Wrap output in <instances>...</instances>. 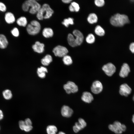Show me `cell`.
Segmentation results:
<instances>
[{
    "label": "cell",
    "mask_w": 134,
    "mask_h": 134,
    "mask_svg": "<svg viewBox=\"0 0 134 134\" xmlns=\"http://www.w3.org/2000/svg\"><path fill=\"white\" fill-rule=\"evenodd\" d=\"M3 96L6 100H10L12 97V94L11 91L8 89L4 91L2 93Z\"/></svg>",
    "instance_id": "f1b7e54d"
},
{
    "label": "cell",
    "mask_w": 134,
    "mask_h": 134,
    "mask_svg": "<svg viewBox=\"0 0 134 134\" xmlns=\"http://www.w3.org/2000/svg\"><path fill=\"white\" fill-rule=\"evenodd\" d=\"M133 100L134 101V95L133 97Z\"/></svg>",
    "instance_id": "ee69618b"
},
{
    "label": "cell",
    "mask_w": 134,
    "mask_h": 134,
    "mask_svg": "<svg viewBox=\"0 0 134 134\" xmlns=\"http://www.w3.org/2000/svg\"><path fill=\"white\" fill-rule=\"evenodd\" d=\"M64 88L68 94L77 92L78 90L77 86L73 82L68 81L64 85Z\"/></svg>",
    "instance_id": "52a82bcc"
},
{
    "label": "cell",
    "mask_w": 134,
    "mask_h": 134,
    "mask_svg": "<svg viewBox=\"0 0 134 134\" xmlns=\"http://www.w3.org/2000/svg\"><path fill=\"white\" fill-rule=\"evenodd\" d=\"M41 28L40 23L36 20H33L27 25L26 30L29 34L34 35L39 33Z\"/></svg>",
    "instance_id": "277c9868"
},
{
    "label": "cell",
    "mask_w": 134,
    "mask_h": 134,
    "mask_svg": "<svg viewBox=\"0 0 134 134\" xmlns=\"http://www.w3.org/2000/svg\"><path fill=\"white\" fill-rule=\"evenodd\" d=\"M129 49L132 53H134V42H132L130 44Z\"/></svg>",
    "instance_id": "74e56055"
},
{
    "label": "cell",
    "mask_w": 134,
    "mask_h": 134,
    "mask_svg": "<svg viewBox=\"0 0 134 134\" xmlns=\"http://www.w3.org/2000/svg\"><path fill=\"white\" fill-rule=\"evenodd\" d=\"M67 40L69 44L72 47L78 46L75 38L71 34H69L67 36Z\"/></svg>",
    "instance_id": "ffe728a7"
},
{
    "label": "cell",
    "mask_w": 134,
    "mask_h": 134,
    "mask_svg": "<svg viewBox=\"0 0 134 134\" xmlns=\"http://www.w3.org/2000/svg\"><path fill=\"white\" fill-rule=\"evenodd\" d=\"M95 38L94 35L92 34H90L86 37V42L89 44H92L95 41Z\"/></svg>",
    "instance_id": "f546056e"
},
{
    "label": "cell",
    "mask_w": 134,
    "mask_h": 134,
    "mask_svg": "<svg viewBox=\"0 0 134 134\" xmlns=\"http://www.w3.org/2000/svg\"><path fill=\"white\" fill-rule=\"evenodd\" d=\"M44 47V45L43 43H41L39 41H37L32 45V48L34 51L40 53L43 52Z\"/></svg>",
    "instance_id": "9a60e30c"
},
{
    "label": "cell",
    "mask_w": 134,
    "mask_h": 134,
    "mask_svg": "<svg viewBox=\"0 0 134 134\" xmlns=\"http://www.w3.org/2000/svg\"><path fill=\"white\" fill-rule=\"evenodd\" d=\"M17 24L20 26L25 27L27 24V21L26 18L24 16H22L17 19L16 21Z\"/></svg>",
    "instance_id": "d4e9b609"
},
{
    "label": "cell",
    "mask_w": 134,
    "mask_h": 134,
    "mask_svg": "<svg viewBox=\"0 0 134 134\" xmlns=\"http://www.w3.org/2000/svg\"><path fill=\"white\" fill-rule=\"evenodd\" d=\"M63 60L64 64L67 65H70L72 63L71 57L70 56L67 55L63 57Z\"/></svg>",
    "instance_id": "83f0119b"
},
{
    "label": "cell",
    "mask_w": 134,
    "mask_h": 134,
    "mask_svg": "<svg viewBox=\"0 0 134 134\" xmlns=\"http://www.w3.org/2000/svg\"><path fill=\"white\" fill-rule=\"evenodd\" d=\"M24 122L26 125L27 126H32V122L30 120L29 118L26 119Z\"/></svg>",
    "instance_id": "8d00e7d4"
},
{
    "label": "cell",
    "mask_w": 134,
    "mask_h": 134,
    "mask_svg": "<svg viewBox=\"0 0 134 134\" xmlns=\"http://www.w3.org/2000/svg\"><path fill=\"white\" fill-rule=\"evenodd\" d=\"M108 128L110 130L117 134H122L127 129L125 125L122 124L118 121H115L112 124L109 125Z\"/></svg>",
    "instance_id": "5b68a950"
},
{
    "label": "cell",
    "mask_w": 134,
    "mask_h": 134,
    "mask_svg": "<svg viewBox=\"0 0 134 134\" xmlns=\"http://www.w3.org/2000/svg\"><path fill=\"white\" fill-rule=\"evenodd\" d=\"M57 134H66L64 132L62 131H60Z\"/></svg>",
    "instance_id": "b9f144b4"
},
{
    "label": "cell",
    "mask_w": 134,
    "mask_h": 134,
    "mask_svg": "<svg viewBox=\"0 0 134 134\" xmlns=\"http://www.w3.org/2000/svg\"><path fill=\"white\" fill-rule=\"evenodd\" d=\"M54 12L53 10L47 4H44L37 13L36 17L40 20L50 18Z\"/></svg>",
    "instance_id": "3957f363"
},
{
    "label": "cell",
    "mask_w": 134,
    "mask_h": 134,
    "mask_svg": "<svg viewBox=\"0 0 134 134\" xmlns=\"http://www.w3.org/2000/svg\"><path fill=\"white\" fill-rule=\"evenodd\" d=\"M81 99L83 101L88 103H91L94 99L92 95L88 92H85L83 93Z\"/></svg>",
    "instance_id": "2e32d148"
},
{
    "label": "cell",
    "mask_w": 134,
    "mask_h": 134,
    "mask_svg": "<svg viewBox=\"0 0 134 134\" xmlns=\"http://www.w3.org/2000/svg\"><path fill=\"white\" fill-rule=\"evenodd\" d=\"M132 89L127 84L124 83L120 87L119 92L122 96L128 97L131 93Z\"/></svg>",
    "instance_id": "30bf717a"
},
{
    "label": "cell",
    "mask_w": 134,
    "mask_h": 134,
    "mask_svg": "<svg viewBox=\"0 0 134 134\" xmlns=\"http://www.w3.org/2000/svg\"><path fill=\"white\" fill-rule=\"evenodd\" d=\"M52 51L55 56L59 57H64L67 55L68 52L66 47L60 45L54 47Z\"/></svg>",
    "instance_id": "8992f818"
},
{
    "label": "cell",
    "mask_w": 134,
    "mask_h": 134,
    "mask_svg": "<svg viewBox=\"0 0 134 134\" xmlns=\"http://www.w3.org/2000/svg\"><path fill=\"white\" fill-rule=\"evenodd\" d=\"M47 69L43 67L38 68L37 69V73L38 76L41 78H45L46 76V73L47 72Z\"/></svg>",
    "instance_id": "44dd1931"
},
{
    "label": "cell",
    "mask_w": 134,
    "mask_h": 134,
    "mask_svg": "<svg viewBox=\"0 0 134 134\" xmlns=\"http://www.w3.org/2000/svg\"><path fill=\"white\" fill-rule=\"evenodd\" d=\"M130 71V69L129 65L127 63H124L122 66L119 75L122 78L127 76Z\"/></svg>",
    "instance_id": "4fadbf2b"
},
{
    "label": "cell",
    "mask_w": 134,
    "mask_h": 134,
    "mask_svg": "<svg viewBox=\"0 0 134 134\" xmlns=\"http://www.w3.org/2000/svg\"><path fill=\"white\" fill-rule=\"evenodd\" d=\"M102 69L106 74L109 76H112L116 70L115 66L111 63H108L103 66Z\"/></svg>",
    "instance_id": "ba28073f"
},
{
    "label": "cell",
    "mask_w": 134,
    "mask_h": 134,
    "mask_svg": "<svg viewBox=\"0 0 134 134\" xmlns=\"http://www.w3.org/2000/svg\"><path fill=\"white\" fill-rule=\"evenodd\" d=\"M52 61V56L50 55L47 54L41 59V62L43 65L47 66L49 65Z\"/></svg>",
    "instance_id": "603a6c76"
},
{
    "label": "cell",
    "mask_w": 134,
    "mask_h": 134,
    "mask_svg": "<svg viewBox=\"0 0 134 134\" xmlns=\"http://www.w3.org/2000/svg\"><path fill=\"white\" fill-rule=\"evenodd\" d=\"M62 24L66 27H68L69 25H72L74 24V19L70 17L65 19L62 22Z\"/></svg>",
    "instance_id": "4316f807"
},
{
    "label": "cell",
    "mask_w": 134,
    "mask_h": 134,
    "mask_svg": "<svg viewBox=\"0 0 134 134\" xmlns=\"http://www.w3.org/2000/svg\"><path fill=\"white\" fill-rule=\"evenodd\" d=\"M62 2L66 3H70L72 1L71 0H62Z\"/></svg>",
    "instance_id": "60d3db41"
},
{
    "label": "cell",
    "mask_w": 134,
    "mask_h": 134,
    "mask_svg": "<svg viewBox=\"0 0 134 134\" xmlns=\"http://www.w3.org/2000/svg\"><path fill=\"white\" fill-rule=\"evenodd\" d=\"M33 128V127L32 126H27L26 125L25 126L23 130L26 132H28L31 131Z\"/></svg>",
    "instance_id": "d590c367"
},
{
    "label": "cell",
    "mask_w": 134,
    "mask_h": 134,
    "mask_svg": "<svg viewBox=\"0 0 134 134\" xmlns=\"http://www.w3.org/2000/svg\"><path fill=\"white\" fill-rule=\"evenodd\" d=\"M19 125L20 129L22 130H23L24 129L26 125L24 121L20 120L19 122Z\"/></svg>",
    "instance_id": "836d02e7"
},
{
    "label": "cell",
    "mask_w": 134,
    "mask_h": 134,
    "mask_svg": "<svg viewBox=\"0 0 134 134\" xmlns=\"http://www.w3.org/2000/svg\"><path fill=\"white\" fill-rule=\"evenodd\" d=\"M95 32L97 35L102 36L104 35L105 32L104 29L100 25H97L95 28Z\"/></svg>",
    "instance_id": "484cf974"
},
{
    "label": "cell",
    "mask_w": 134,
    "mask_h": 134,
    "mask_svg": "<svg viewBox=\"0 0 134 134\" xmlns=\"http://www.w3.org/2000/svg\"><path fill=\"white\" fill-rule=\"evenodd\" d=\"M69 10L72 12L75 11L74 9L73 8V6L70 4L69 6Z\"/></svg>",
    "instance_id": "f35d334b"
},
{
    "label": "cell",
    "mask_w": 134,
    "mask_h": 134,
    "mask_svg": "<svg viewBox=\"0 0 134 134\" xmlns=\"http://www.w3.org/2000/svg\"><path fill=\"white\" fill-rule=\"evenodd\" d=\"M6 9V7L5 4L3 2H0V11L4 12Z\"/></svg>",
    "instance_id": "e575fe53"
},
{
    "label": "cell",
    "mask_w": 134,
    "mask_h": 134,
    "mask_svg": "<svg viewBox=\"0 0 134 134\" xmlns=\"http://www.w3.org/2000/svg\"><path fill=\"white\" fill-rule=\"evenodd\" d=\"M87 20L91 24L96 23L98 21V17L95 13H91L89 15L87 18Z\"/></svg>",
    "instance_id": "7402d4cb"
},
{
    "label": "cell",
    "mask_w": 134,
    "mask_h": 134,
    "mask_svg": "<svg viewBox=\"0 0 134 134\" xmlns=\"http://www.w3.org/2000/svg\"><path fill=\"white\" fill-rule=\"evenodd\" d=\"M86 125V122L83 119L79 118L78 122H76L75 125L73 126V130L75 133H77L85 127Z\"/></svg>",
    "instance_id": "9c48e42d"
},
{
    "label": "cell",
    "mask_w": 134,
    "mask_h": 134,
    "mask_svg": "<svg viewBox=\"0 0 134 134\" xmlns=\"http://www.w3.org/2000/svg\"><path fill=\"white\" fill-rule=\"evenodd\" d=\"M11 33L14 36L17 37L19 35V32L18 29L16 27L14 28L11 31Z\"/></svg>",
    "instance_id": "1f68e13d"
},
{
    "label": "cell",
    "mask_w": 134,
    "mask_h": 134,
    "mask_svg": "<svg viewBox=\"0 0 134 134\" xmlns=\"http://www.w3.org/2000/svg\"><path fill=\"white\" fill-rule=\"evenodd\" d=\"M73 113V110L69 106L64 105L61 109V113L63 116L65 117L69 118L71 117Z\"/></svg>",
    "instance_id": "7c38bea8"
},
{
    "label": "cell",
    "mask_w": 134,
    "mask_h": 134,
    "mask_svg": "<svg viewBox=\"0 0 134 134\" xmlns=\"http://www.w3.org/2000/svg\"><path fill=\"white\" fill-rule=\"evenodd\" d=\"M132 121L133 122L134 124V114L133 115Z\"/></svg>",
    "instance_id": "7bdbcfd3"
},
{
    "label": "cell",
    "mask_w": 134,
    "mask_h": 134,
    "mask_svg": "<svg viewBox=\"0 0 134 134\" xmlns=\"http://www.w3.org/2000/svg\"><path fill=\"white\" fill-rule=\"evenodd\" d=\"M110 22L114 26L121 27L126 24L129 23L130 21L127 15L117 13L111 17Z\"/></svg>",
    "instance_id": "6da1fadb"
},
{
    "label": "cell",
    "mask_w": 134,
    "mask_h": 134,
    "mask_svg": "<svg viewBox=\"0 0 134 134\" xmlns=\"http://www.w3.org/2000/svg\"><path fill=\"white\" fill-rule=\"evenodd\" d=\"M71 4L73 6L75 11L78 12L79 11L80 8L78 3L75 2H72L71 3Z\"/></svg>",
    "instance_id": "d6a6232c"
},
{
    "label": "cell",
    "mask_w": 134,
    "mask_h": 134,
    "mask_svg": "<svg viewBox=\"0 0 134 134\" xmlns=\"http://www.w3.org/2000/svg\"><path fill=\"white\" fill-rule=\"evenodd\" d=\"M57 131V127L54 125H49L46 128V132L47 134H56Z\"/></svg>",
    "instance_id": "cb8c5ba5"
},
{
    "label": "cell",
    "mask_w": 134,
    "mask_h": 134,
    "mask_svg": "<svg viewBox=\"0 0 134 134\" xmlns=\"http://www.w3.org/2000/svg\"><path fill=\"white\" fill-rule=\"evenodd\" d=\"M4 18L6 22L8 24L13 23L15 20L13 14L10 12H8L5 13Z\"/></svg>",
    "instance_id": "e0dca14e"
},
{
    "label": "cell",
    "mask_w": 134,
    "mask_h": 134,
    "mask_svg": "<svg viewBox=\"0 0 134 134\" xmlns=\"http://www.w3.org/2000/svg\"><path fill=\"white\" fill-rule=\"evenodd\" d=\"M103 89V86L101 83L96 80L93 83L91 88L92 92L94 93L97 94L100 93Z\"/></svg>",
    "instance_id": "8fae6325"
},
{
    "label": "cell",
    "mask_w": 134,
    "mask_h": 134,
    "mask_svg": "<svg viewBox=\"0 0 134 134\" xmlns=\"http://www.w3.org/2000/svg\"></svg>",
    "instance_id": "f6af8a7d"
},
{
    "label": "cell",
    "mask_w": 134,
    "mask_h": 134,
    "mask_svg": "<svg viewBox=\"0 0 134 134\" xmlns=\"http://www.w3.org/2000/svg\"><path fill=\"white\" fill-rule=\"evenodd\" d=\"M94 3L97 6L101 7L104 5L105 1L104 0H95L94 1Z\"/></svg>",
    "instance_id": "4dcf8cb0"
},
{
    "label": "cell",
    "mask_w": 134,
    "mask_h": 134,
    "mask_svg": "<svg viewBox=\"0 0 134 134\" xmlns=\"http://www.w3.org/2000/svg\"><path fill=\"white\" fill-rule=\"evenodd\" d=\"M8 44L7 40L3 34H0V48L3 49L6 47Z\"/></svg>",
    "instance_id": "ac0fdd59"
},
{
    "label": "cell",
    "mask_w": 134,
    "mask_h": 134,
    "mask_svg": "<svg viewBox=\"0 0 134 134\" xmlns=\"http://www.w3.org/2000/svg\"><path fill=\"white\" fill-rule=\"evenodd\" d=\"M42 34L44 37L48 38L52 37L54 33L53 30L51 28H45L43 30Z\"/></svg>",
    "instance_id": "d6986e66"
},
{
    "label": "cell",
    "mask_w": 134,
    "mask_h": 134,
    "mask_svg": "<svg viewBox=\"0 0 134 134\" xmlns=\"http://www.w3.org/2000/svg\"><path fill=\"white\" fill-rule=\"evenodd\" d=\"M40 5L35 0H28L23 4L22 8L23 11H27L29 10L32 14L37 13L41 8Z\"/></svg>",
    "instance_id": "7a4b0ae2"
},
{
    "label": "cell",
    "mask_w": 134,
    "mask_h": 134,
    "mask_svg": "<svg viewBox=\"0 0 134 134\" xmlns=\"http://www.w3.org/2000/svg\"><path fill=\"white\" fill-rule=\"evenodd\" d=\"M73 34L75 37V39L78 46L80 45L82 43L84 36L82 33L79 30H74L73 32Z\"/></svg>",
    "instance_id": "5bb4252c"
},
{
    "label": "cell",
    "mask_w": 134,
    "mask_h": 134,
    "mask_svg": "<svg viewBox=\"0 0 134 134\" xmlns=\"http://www.w3.org/2000/svg\"><path fill=\"white\" fill-rule=\"evenodd\" d=\"M3 115L2 111L0 109V120L3 119Z\"/></svg>",
    "instance_id": "ab89813d"
}]
</instances>
